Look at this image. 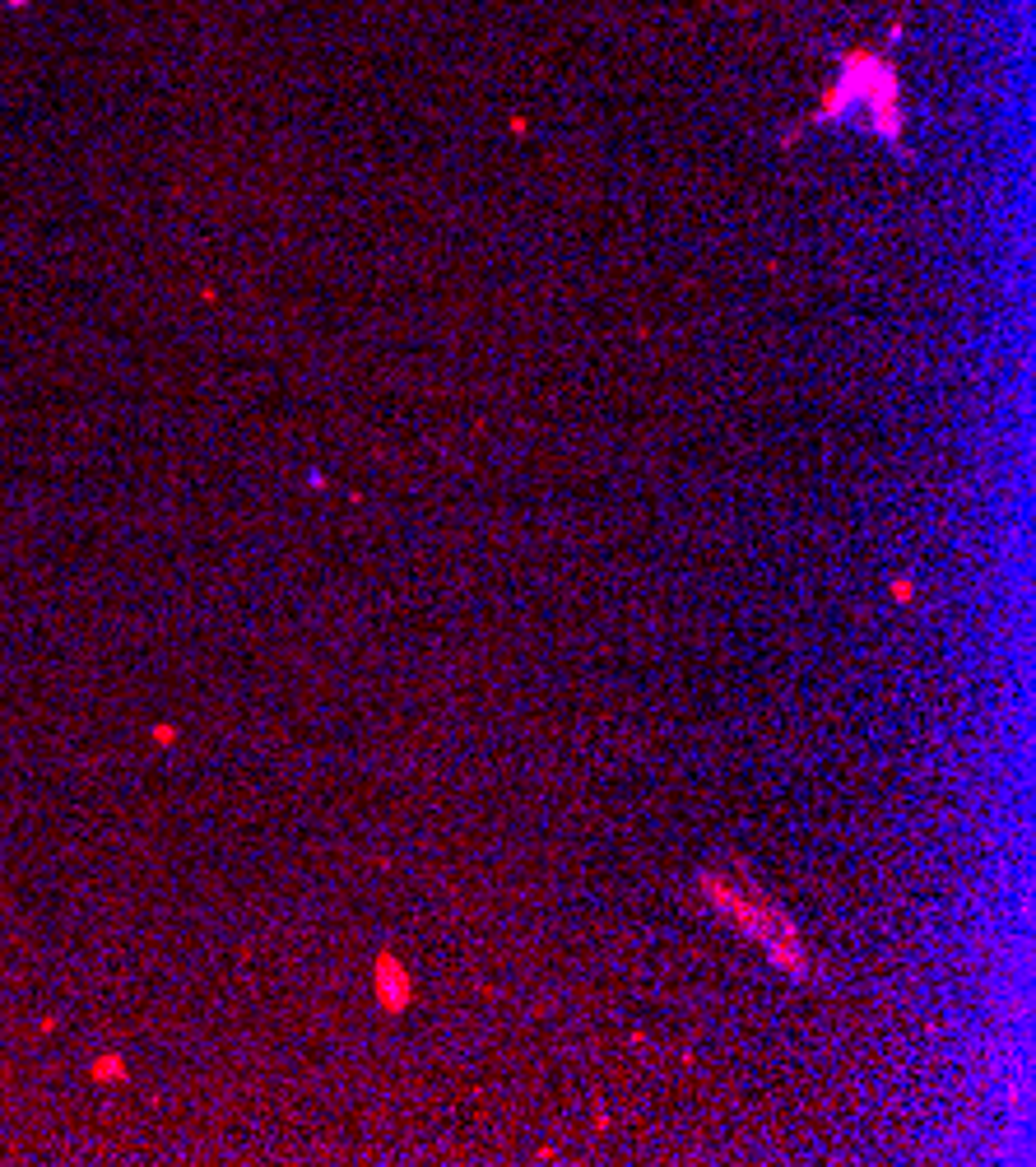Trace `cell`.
<instances>
[{
	"mask_svg": "<svg viewBox=\"0 0 1036 1167\" xmlns=\"http://www.w3.org/2000/svg\"><path fill=\"white\" fill-rule=\"evenodd\" d=\"M702 893H707V902L716 907V912L730 916L748 940H758L762 949H767V958L781 967L785 977H804L809 972L804 944H799L791 916H785L776 902H767L762 893L734 889V883H725L721 875H702Z\"/></svg>",
	"mask_w": 1036,
	"mask_h": 1167,
	"instance_id": "1",
	"label": "cell"
},
{
	"mask_svg": "<svg viewBox=\"0 0 1036 1167\" xmlns=\"http://www.w3.org/2000/svg\"><path fill=\"white\" fill-rule=\"evenodd\" d=\"M93 1079H98V1084H121V1079H126V1061H121V1055H103V1061H93Z\"/></svg>",
	"mask_w": 1036,
	"mask_h": 1167,
	"instance_id": "3",
	"label": "cell"
},
{
	"mask_svg": "<svg viewBox=\"0 0 1036 1167\" xmlns=\"http://www.w3.org/2000/svg\"><path fill=\"white\" fill-rule=\"evenodd\" d=\"M893 596L902 600V605H911V586H906V582H893Z\"/></svg>",
	"mask_w": 1036,
	"mask_h": 1167,
	"instance_id": "5",
	"label": "cell"
},
{
	"mask_svg": "<svg viewBox=\"0 0 1036 1167\" xmlns=\"http://www.w3.org/2000/svg\"><path fill=\"white\" fill-rule=\"evenodd\" d=\"M377 1000L386 1004V1014L410 1010V1000H414V977L404 972V963H400L396 953H381L377 958Z\"/></svg>",
	"mask_w": 1036,
	"mask_h": 1167,
	"instance_id": "2",
	"label": "cell"
},
{
	"mask_svg": "<svg viewBox=\"0 0 1036 1167\" xmlns=\"http://www.w3.org/2000/svg\"><path fill=\"white\" fill-rule=\"evenodd\" d=\"M154 740L158 744H172V740H177V730H172V726H154Z\"/></svg>",
	"mask_w": 1036,
	"mask_h": 1167,
	"instance_id": "4",
	"label": "cell"
}]
</instances>
